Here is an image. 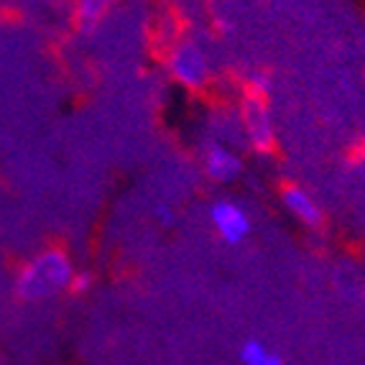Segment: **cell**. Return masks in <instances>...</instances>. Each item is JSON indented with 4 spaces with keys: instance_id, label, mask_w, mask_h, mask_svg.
I'll return each mask as SVG.
<instances>
[{
    "instance_id": "1",
    "label": "cell",
    "mask_w": 365,
    "mask_h": 365,
    "mask_svg": "<svg viewBox=\"0 0 365 365\" xmlns=\"http://www.w3.org/2000/svg\"><path fill=\"white\" fill-rule=\"evenodd\" d=\"M74 274V263L64 250L46 248L24 263L16 279V294L26 304H38L59 297L61 292H69Z\"/></svg>"
},
{
    "instance_id": "2",
    "label": "cell",
    "mask_w": 365,
    "mask_h": 365,
    "mask_svg": "<svg viewBox=\"0 0 365 365\" xmlns=\"http://www.w3.org/2000/svg\"><path fill=\"white\" fill-rule=\"evenodd\" d=\"M166 69H169L171 79L187 90H202L212 77L210 54L195 38H182L171 46L169 56H166Z\"/></svg>"
},
{
    "instance_id": "3",
    "label": "cell",
    "mask_w": 365,
    "mask_h": 365,
    "mask_svg": "<svg viewBox=\"0 0 365 365\" xmlns=\"http://www.w3.org/2000/svg\"><path fill=\"white\" fill-rule=\"evenodd\" d=\"M210 222L220 240L227 245H240L250 235V215L232 200L215 202L210 207Z\"/></svg>"
},
{
    "instance_id": "4",
    "label": "cell",
    "mask_w": 365,
    "mask_h": 365,
    "mask_svg": "<svg viewBox=\"0 0 365 365\" xmlns=\"http://www.w3.org/2000/svg\"><path fill=\"white\" fill-rule=\"evenodd\" d=\"M202 169L212 182L217 184H232L243 174V158L237 156L230 146H222L217 140L207 143L202 151Z\"/></svg>"
},
{
    "instance_id": "5",
    "label": "cell",
    "mask_w": 365,
    "mask_h": 365,
    "mask_svg": "<svg viewBox=\"0 0 365 365\" xmlns=\"http://www.w3.org/2000/svg\"><path fill=\"white\" fill-rule=\"evenodd\" d=\"M281 200H284V207H287L302 225H307V227L322 225V220H324L322 207H319V202H317L304 187L289 184V187H284V192H281Z\"/></svg>"
},
{
    "instance_id": "6",
    "label": "cell",
    "mask_w": 365,
    "mask_h": 365,
    "mask_svg": "<svg viewBox=\"0 0 365 365\" xmlns=\"http://www.w3.org/2000/svg\"><path fill=\"white\" fill-rule=\"evenodd\" d=\"M245 130H248V138L256 151L266 153L271 148V143H274V125H271V115H268V108L263 100L250 98L245 103Z\"/></svg>"
},
{
    "instance_id": "7",
    "label": "cell",
    "mask_w": 365,
    "mask_h": 365,
    "mask_svg": "<svg viewBox=\"0 0 365 365\" xmlns=\"http://www.w3.org/2000/svg\"><path fill=\"white\" fill-rule=\"evenodd\" d=\"M113 8V0H77V24L82 31H95Z\"/></svg>"
},
{
    "instance_id": "8",
    "label": "cell",
    "mask_w": 365,
    "mask_h": 365,
    "mask_svg": "<svg viewBox=\"0 0 365 365\" xmlns=\"http://www.w3.org/2000/svg\"><path fill=\"white\" fill-rule=\"evenodd\" d=\"M240 363L243 365H284V360L258 340H248L240 345Z\"/></svg>"
},
{
    "instance_id": "9",
    "label": "cell",
    "mask_w": 365,
    "mask_h": 365,
    "mask_svg": "<svg viewBox=\"0 0 365 365\" xmlns=\"http://www.w3.org/2000/svg\"><path fill=\"white\" fill-rule=\"evenodd\" d=\"M153 217L158 220V225L164 227H171L177 222V212H174V207H171L169 202H158L156 207H153Z\"/></svg>"
},
{
    "instance_id": "10",
    "label": "cell",
    "mask_w": 365,
    "mask_h": 365,
    "mask_svg": "<svg viewBox=\"0 0 365 365\" xmlns=\"http://www.w3.org/2000/svg\"><path fill=\"white\" fill-rule=\"evenodd\" d=\"M90 274H74V279H72V287H69V292H74V294H82V292H87L90 289Z\"/></svg>"
}]
</instances>
